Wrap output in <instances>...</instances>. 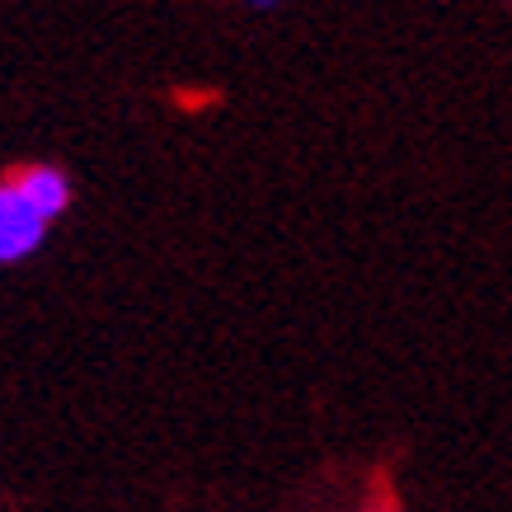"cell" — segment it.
Returning a JSON list of instances; mask_svg holds the SVG:
<instances>
[{
  "label": "cell",
  "mask_w": 512,
  "mask_h": 512,
  "mask_svg": "<svg viewBox=\"0 0 512 512\" xmlns=\"http://www.w3.org/2000/svg\"><path fill=\"white\" fill-rule=\"evenodd\" d=\"M47 221L19 198L15 184H0V264H19L43 245Z\"/></svg>",
  "instance_id": "cell-1"
},
{
  "label": "cell",
  "mask_w": 512,
  "mask_h": 512,
  "mask_svg": "<svg viewBox=\"0 0 512 512\" xmlns=\"http://www.w3.org/2000/svg\"><path fill=\"white\" fill-rule=\"evenodd\" d=\"M10 184L19 188V198L29 202L43 221L62 217L66 207H71V179H66L57 165H29V170H19Z\"/></svg>",
  "instance_id": "cell-2"
},
{
  "label": "cell",
  "mask_w": 512,
  "mask_h": 512,
  "mask_svg": "<svg viewBox=\"0 0 512 512\" xmlns=\"http://www.w3.org/2000/svg\"><path fill=\"white\" fill-rule=\"evenodd\" d=\"M249 5H254V10H273L278 0H249Z\"/></svg>",
  "instance_id": "cell-3"
},
{
  "label": "cell",
  "mask_w": 512,
  "mask_h": 512,
  "mask_svg": "<svg viewBox=\"0 0 512 512\" xmlns=\"http://www.w3.org/2000/svg\"><path fill=\"white\" fill-rule=\"evenodd\" d=\"M372 512H390V508H372Z\"/></svg>",
  "instance_id": "cell-4"
}]
</instances>
